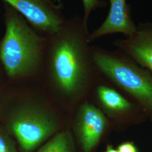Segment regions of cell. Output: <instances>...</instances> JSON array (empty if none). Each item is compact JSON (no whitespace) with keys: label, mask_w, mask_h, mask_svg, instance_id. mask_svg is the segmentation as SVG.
<instances>
[{"label":"cell","mask_w":152,"mask_h":152,"mask_svg":"<svg viewBox=\"0 0 152 152\" xmlns=\"http://www.w3.org/2000/svg\"><path fill=\"white\" fill-rule=\"evenodd\" d=\"M36 152H75L71 132L65 130L57 134Z\"/></svg>","instance_id":"cell-10"},{"label":"cell","mask_w":152,"mask_h":152,"mask_svg":"<svg viewBox=\"0 0 152 152\" xmlns=\"http://www.w3.org/2000/svg\"><path fill=\"white\" fill-rule=\"evenodd\" d=\"M20 14L37 32L48 38L59 32L66 21L61 1L1 0Z\"/></svg>","instance_id":"cell-5"},{"label":"cell","mask_w":152,"mask_h":152,"mask_svg":"<svg viewBox=\"0 0 152 152\" xmlns=\"http://www.w3.org/2000/svg\"><path fill=\"white\" fill-rule=\"evenodd\" d=\"M98 96L105 108L112 112H125L131 108V104L120 93L105 86L97 90Z\"/></svg>","instance_id":"cell-9"},{"label":"cell","mask_w":152,"mask_h":152,"mask_svg":"<svg viewBox=\"0 0 152 152\" xmlns=\"http://www.w3.org/2000/svg\"><path fill=\"white\" fill-rule=\"evenodd\" d=\"M92 54L98 70L152 110V77L149 71L123 55L98 49L92 50Z\"/></svg>","instance_id":"cell-3"},{"label":"cell","mask_w":152,"mask_h":152,"mask_svg":"<svg viewBox=\"0 0 152 152\" xmlns=\"http://www.w3.org/2000/svg\"><path fill=\"white\" fill-rule=\"evenodd\" d=\"M105 152H118L117 149H115L113 148V147L111 145H108V147H107L106 151Z\"/></svg>","instance_id":"cell-14"},{"label":"cell","mask_w":152,"mask_h":152,"mask_svg":"<svg viewBox=\"0 0 152 152\" xmlns=\"http://www.w3.org/2000/svg\"><path fill=\"white\" fill-rule=\"evenodd\" d=\"M109 1L108 14L99 27L89 33V42L114 33H122L129 37L136 31L137 26L132 19L131 6L127 4L126 0Z\"/></svg>","instance_id":"cell-8"},{"label":"cell","mask_w":152,"mask_h":152,"mask_svg":"<svg viewBox=\"0 0 152 152\" xmlns=\"http://www.w3.org/2000/svg\"><path fill=\"white\" fill-rule=\"evenodd\" d=\"M84 15L82 18L84 27L88 29V21L89 16L92 11L106 5V2L103 0H82Z\"/></svg>","instance_id":"cell-11"},{"label":"cell","mask_w":152,"mask_h":152,"mask_svg":"<svg viewBox=\"0 0 152 152\" xmlns=\"http://www.w3.org/2000/svg\"><path fill=\"white\" fill-rule=\"evenodd\" d=\"M88 29L82 18H67L63 27L48 38L46 53L50 75L57 87L67 95L81 88L95 66L88 46Z\"/></svg>","instance_id":"cell-1"},{"label":"cell","mask_w":152,"mask_h":152,"mask_svg":"<svg viewBox=\"0 0 152 152\" xmlns=\"http://www.w3.org/2000/svg\"><path fill=\"white\" fill-rule=\"evenodd\" d=\"M107 125L103 113L91 104H84L80 109L76 121V131L82 148L90 152L96 147Z\"/></svg>","instance_id":"cell-6"},{"label":"cell","mask_w":152,"mask_h":152,"mask_svg":"<svg viewBox=\"0 0 152 152\" xmlns=\"http://www.w3.org/2000/svg\"><path fill=\"white\" fill-rule=\"evenodd\" d=\"M0 152H18L14 141L5 132L1 129Z\"/></svg>","instance_id":"cell-12"},{"label":"cell","mask_w":152,"mask_h":152,"mask_svg":"<svg viewBox=\"0 0 152 152\" xmlns=\"http://www.w3.org/2000/svg\"><path fill=\"white\" fill-rule=\"evenodd\" d=\"M115 45L152 73V22L140 23L132 35L115 40Z\"/></svg>","instance_id":"cell-7"},{"label":"cell","mask_w":152,"mask_h":152,"mask_svg":"<svg viewBox=\"0 0 152 152\" xmlns=\"http://www.w3.org/2000/svg\"><path fill=\"white\" fill-rule=\"evenodd\" d=\"M8 126L26 152H32L58 130L52 114L38 107L26 105L11 114Z\"/></svg>","instance_id":"cell-4"},{"label":"cell","mask_w":152,"mask_h":152,"mask_svg":"<svg viewBox=\"0 0 152 152\" xmlns=\"http://www.w3.org/2000/svg\"><path fill=\"white\" fill-rule=\"evenodd\" d=\"M5 32L0 43V60L8 76L18 78L39 71L47 53L48 38L5 4Z\"/></svg>","instance_id":"cell-2"},{"label":"cell","mask_w":152,"mask_h":152,"mask_svg":"<svg viewBox=\"0 0 152 152\" xmlns=\"http://www.w3.org/2000/svg\"><path fill=\"white\" fill-rule=\"evenodd\" d=\"M117 151L118 152H137L136 147L133 144L126 142L119 145Z\"/></svg>","instance_id":"cell-13"}]
</instances>
